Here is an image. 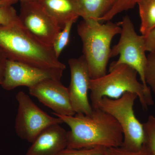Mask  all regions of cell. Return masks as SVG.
<instances>
[{"mask_svg": "<svg viewBox=\"0 0 155 155\" xmlns=\"http://www.w3.org/2000/svg\"><path fill=\"white\" fill-rule=\"evenodd\" d=\"M53 114L70 127L67 148H109L122 146L123 134L121 126L114 117L100 108L93 109L90 115Z\"/></svg>", "mask_w": 155, "mask_h": 155, "instance_id": "cell-1", "label": "cell"}, {"mask_svg": "<svg viewBox=\"0 0 155 155\" xmlns=\"http://www.w3.org/2000/svg\"><path fill=\"white\" fill-rule=\"evenodd\" d=\"M0 49L7 59L46 69L65 70L52 47L30 35L19 22L0 25Z\"/></svg>", "mask_w": 155, "mask_h": 155, "instance_id": "cell-2", "label": "cell"}, {"mask_svg": "<svg viewBox=\"0 0 155 155\" xmlns=\"http://www.w3.org/2000/svg\"><path fill=\"white\" fill-rule=\"evenodd\" d=\"M121 31L119 24L110 21L101 24L97 20L83 19L78 25V34L82 44V55L91 79L107 74V66L110 58L111 42Z\"/></svg>", "mask_w": 155, "mask_h": 155, "instance_id": "cell-3", "label": "cell"}, {"mask_svg": "<svg viewBox=\"0 0 155 155\" xmlns=\"http://www.w3.org/2000/svg\"><path fill=\"white\" fill-rule=\"evenodd\" d=\"M137 72L125 64L110 65L109 72L95 79H91L89 90L93 109L98 108L99 103L104 97L118 99L126 92L137 95L142 107L146 110L154 104L149 87H146L137 79Z\"/></svg>", "mask_w": 155, "mask_h": 155, "instance_id": "cell-4", "label": "cell"}, {"mask_svg": "<svg viewBox=\"0 0 155 155\" xmlns=\"http://www.w3.org/2000/svg\"><path fill=\"white\" fill-rule=\"evenodd\" d=\"M137 95L126 92L118 99L104 97L98 107L114 117L121 126L123 134L121 147L130 150L137 151L145 142L143 124L136 117L134 111Z\"/></svg>", "mask_w": 155, "mask_h": 155, "instance_id": "cell-5", "label": "cell"}, {"mask_svg": "<svg viewBox=\"0 0 155 155\" xmlns=\"http://www.w3.org/2000/svg\"><path fill=\"white\" fill-rule=\"evenodd\" d=\"M121 31L118 43L111 48L110 58L119 55L117 61L111 63V66L125 64L135 69L140 77L141 83L146 87L145 80V70L146 67L147 56L146 55L144 36L139 35L130 17H123L119 22Z\"/></svg>", "mask_w": 155, "mask_h": 155, "instance_id": "cell-6", "label": "cell"}, {"mask_svg": "<svg viewBox=\"0 0 155 155\" xmlns=\"http://www.w3.org/2000/svg\"><path fill=\"white\" fill-rule=\"evenodd\" d=\"M16 98L18 108L15 129L20 138L32 143L45 128L64 123L59 117H52L39 108L24 92L19 91Z\"/></svg>", "mask_w": 155, "mask_h": 155, "instance_id": "cell-7", "label": "cell"}, {"mask_svg": "<svg viewBox=\"0 0 155 155\" xmlns=\"http://www.w3.org/2000/svg\"><path fill=\"white\" fill-rule=\"evenodd\" d=\"M19 22L26 31L41 42L52 47L61 30L36 0L20 1Z\"/></svg>", "mask_w": 155, "mask_h": 155, "instance_id": "cell-8", "label": "cell"}, {"mask_svg": "<svg viewBox=\"0 0 155 155\" xmlns=\"http://www.w3.org/2000/svg\"><path fill=\"white\" fill-rule=\"evenodd\" d=\"M64 70L46 69L7 59L1 86L7 91L19 86L32 87L44 81H61Z\"/></svg>", "mask_w": 155, "mask_h": 155, "instance_id": "cell-9", "label": "cell"}, {"mask_svg": "<svg viewBox=\"0 0 155 155\" xmlns=\"http://www.w3.org/2000/svg\"><path fill=\"white\" fill-rule=\"evenodd\" d=\"M71 73L68 87L69 99L75 114L90 115L93 111L89 101L88 91L91 78L86 61L83 55L68 61Z\"/></svg>", "mask_w": 155, "mask_h": 155, "instance_id": "cell-10", "label": "cell"}, {"mask_svg": "<svg viewBox=\"0 0 155 155\" xmlns=\"http://www.w3.org/2000/svg\"><path fill=\"white\" fill-rule=\"evenodd\" d=\"M28 89L30 94L52 109L54 113L65 116L75 115L68 87L64 86L61 81L48 79Z\"/></svg>", "mask_w": 155, "mask_h": 155, "instance_id": "cell-11", "label": "cell"}, {"mask_svg": "<svg viewBox=\"0 0 155 155\" xmlns=\"http://www.w3.org/2000/svg\"><path fill=\"white\" fill-rule=\"evenodd\" d=\"M60 124L51 125L37 137L25 155H58L67 146V131Z\"/></svg>", "mask_w": 155, "mask_h": 155, "instance_id": "cell-12", "label": "cell"}, {"mask_svg": "<svg viewBox=\"0 0 155 155\" xmlns=\"http://www.w3.org/2000/svg\"><path fill=\"white\" fill-rule=\"evenodd\" d=\"M61 29L79 16L75 0H36Z\"/></svg>", "mask_w": 155, "mask_h": 155, "instance_id": "cell-13", "label": "cell"}, {"mask_svg": "<svg viewBox=\"0 0 155 155\" xmlns=\"http://www.w3.org/2000/svg\"><path fill=\"white\" fill-rule=\"evenodd\" d=\"M80 17L84 20H97L110 11L114 0H75Z\"/></svg>", "mask_w": 155, "mask_h": 155, "instance_id": "cell-14", "label": "cell"}, {"mask_svg": "<svg viewBox=\"0 0 155 155\" xmlns=\"http://www.w3.org/2000/svg\"><path fill=\"white\" fill-rule=\"evenodd\" d=\"M139 8L141 35H146L155 28V0H139L137 3Z\"/></svg>", "mask_w": 155, "mask_h": 155, "instance_id": "cell-15", "label": "cell"}, {"mask_svg": "<svg viewBox=\"0 0 155 155\" xmlns=\"http://www.w3.org/2000/svg\"><path fill=\"white\" fill-rule=\"evenodd\" d=\"M76 21L77 20H72L67 23L54 40L52 47L57 58H59L63 50L69 44L71 29Z\"/></svg>", "mask_w": 155, "mask_h": 155, "instance_id": "cell-16", "label": "cell"}, {"mask_svg": "<svg viewBox=\"0 0 155 155\" xmlns=\"http://www.w3.org/2000/svg\"><path fill=\"white\" fill-rule=\"evenodd\" d=\"M139 1V0H114L113 6L111 9L99 19V22H107L119 13L133 8Z\"/></svg>", "mask_w": 155, "mask_h": 155, "instance_id": "cell-17", "label": "cell"}, {"mask_svg": "<svg viewBox=\"0 0 155 155\" xmlns=\"http://www.w3.org/2000/svg\"><path fill=\"white\" fill-rule=\"evenodd\" d=\"M143 124L144 144L151 155H155V116L151 115Z\"/></svg>", "mask_w": 155, "mask_h": 155, "instance_id": "cell-18", "label": "cell"}, {"mask_svg": "<svg viewBox=\"0 0 155 155\" xmlns=\"http://www.w3.org/2000/svg\"><path fill=\"white\" fill-rule=\"evenodd\" d=\"M145 80L147 85L155 94V50L147 55Z\"/></svg>", "mask_w": 155, "mask_h": 155, "instance_id": "cell-19", "label": "cell"}, {"mask_svg": "<svg viewBox=\"0 0 155 155\" xmlns=\"http://www.w3.org/2000/svg\"><path fill=\"white\" fill-rule=\"evenodd\" d=\"M19 21V15L13 5L0 8V25H10Z\"/></svg>", "mask_w": 155, "mask_h": 155, "instance_id": "cell-20", "label": "cell"}, {"mask_svg": "<svg viewBox=\"0 0 155 155\" xmlns=\"http://www.w3.org/2000/svg\"><path fill=\"white\" fill-rule=\"evenodd\" d=\"M106 149L101 147L79 149L66 148L58 155H107Z\"/></svg>", "mask_w": 155, "mask_h": 155, "instance_id": "cell-21", "label": "cell"}, {"mask_svg": "<svg viewBox=\"0 0 155 155\" xmlns=\"http://www.w3.org/2000/svg\"><path fill=\"white\" fill-rule=\"evenodd\" d=\"M107 155H151L145 145L140 150L132 151L125 149L121 147L106 148Z\"/></svg>", "mask_w": 155, "mask_h": 155, "instance_id": "cell-22", "label": "cell"}, {"mask_svg": "<svg viewBox=\"0 0 155 155\" xmlns=\"http://www.w3.org/2000/svg\"><path fill=\"white\" fill-rule=\"evenodd\" d=\"M145 46L146 51L149 52L155 50V28L144 36Z\"/></svg>", "mask_w": 155, "mask_h": 155, "instance_id": "cell-23", "label": "cell"}, {"mask_svg": "<svg viewBox=\"0 0 155 155\" xmlns=\"http://www.w3.org/2000/svg\"><path fill=\"white\" fill-rule=\"evenodd\" d=\"M7 58L5 55V54L2 50L0 49V85L2 84L4 75H5V68Z\"/></svg>", "mask_w": 155, "mask_h": 155, "instance_id": "cell-24", "label": "cell"}, {"mask_svg": "<svg viewBox=\"0 0 155 155\" xmlns=\"http://www.w3.org/2000/svg\"><path fill=\"white\" fill-rule=\"evenodd\" d=\"M18 1V0H0V8L4 6L13 5Z\"/></svg>", "mask_w": 155, "mask_h": 155, "instance_id": "cell-25", "label": "cell"}, {"mask_svg": "<svg viewBox=\"0 0 155 155\" xmlns=\"http://www.w3.org/2000/svg\"><path fill=\"white\" fill-rule=\"evenodd\" d=\"M20 1H32V0H20Z\"/></svg>", "mask_w": 155, "mask_h": 155, "instance_id": "cell-26", "label": "cell"}]
</instances>
